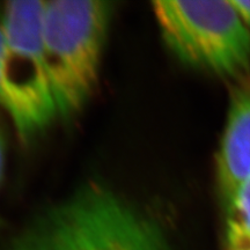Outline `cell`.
I'll list each match as a JSON object with an SVG mask.
<instances>
[{
	"label": "cell",
	"instance_id": "30bf717a",
	"mask_svg": "<svg viewBox=\"0 0 250 250\" xmlns=\"http://www.w3.org/2000/svg\"><path fill=\"white\" fill-rule=\"evenodd\" d=\"M243 250H250V247H249V248H247V249H243Z\"/></svg>",
	"mask_w": 250,
	"mask_h": 250
},
{
	"label": "cell",
	"instance_id": "9c48e42d",
	"mask_svg": "<svg viewBox=\"0 0 250 250\" xmlns=\"http://www.w3.org/2000/svg\"><path fill=\"white\" fill-rule=\"evenodd\" d=\"M2 40H4V31H2V15H1V9H0V57H1Z\"/></svg>",
	"mask_w": 250,
	"mask_h": 250
},
{
	"label": "cell",
	"instance_id": "277c9868",
	"mask_svg": "<svg viewBox=\"0 0 250 250\" xmlns=\"http://www.w3.org/2000/svg\"><path fill=\"white\" fill-rule=\"evenodd\" d=\"M152 11L166 45L183 64L225 79L250 72V30L229 0H159Z\"/></svg>",
	"mask_w": 250,
	"mask_h": 250
},
{
	"label": "cell",
	"instance_id": "7a4b0ae2",
	"mask_svg": "<svg viewBox=\"0 0 250 250\" xmlns=\"http://www.w3.org/2000/svg\"><path fill=\"white\" fill-rule=\"evenodd\" d=\"M114 9L101 0H46L42 43L58 117L77 114L98 85Z\"/></svg>",
	"mask_w": 250,
	"mask_h": 250
},
{
	"label": "cell",
	"instance_id": "5b68a950",
	"mask_svg": "<svg viewBox=\"0 0 250 250\" xmlns=\"http://www.w3.org/2000/svg\"><path fill=\"white\" fill-rule=\"evenodd\" d=\"M250 177V85L232 92L226 124L217 154V184L224 211Z\"/></svg>",
	"mask_w": 250,
	"mask_h": 250
},
{
	"label": "cell",
	"instance_id": "8992f818",
	"mask_svg": "<svg viewBox=\"0 0 250 250\" xmlns=\"http://www.w3.org/2000/svg\"><path fill=\"white\" fill-rule=\"evenodd\" d=\"M226 243L229 250L250 247V177L237 190L232 203L225 211Z\"/></svg>",
	"mask_w": 250,
	"mask_h": 250
},
{
	"label": "cell",
	"instance_id": "ba28073f",
	"mask_svg": "<svg viewBox=\"0 0 250 250\" xmlns=\"http://www.w3.org/2000/svg\"><path fill=\"white\" fill-rule=\"evenodd\" d=\"M5 161H6V146H5L4 136H2L1 130H0V187H1L2 179H4Z\"/></svg>",
	"mask_w": 250,
	"mask_h": 250
},
{
	"label": "cell",
	"instance_id": "6da1fadb",
	"mask_svg": "<svg viewBox=\"0 0 250 250\" xmlns=\"http://www.w3.org/2000/svg\"><path fill=\"white\" fill-rule=\"evenodd\" d=\"M5 250H173L167 230L110 186L88 181L49 206Z\"/></svg>",
	"mask_w": 250,
	"mask_h": 250
},
{
	"label": "cell",
	"instance_id": "3957f363",
	"mask_svg": "<svg viewBox=\"0 0 250 250\" xmlns=\"http://www.w3.org/2000/svg\"><path fill=\"white\" fill-rule=\"evenodd\" d=\"M43 0L7 1L1 8L0 105L28 140L58 118L42 43Z\"/></svg>",
	"mask_w": 250,
	"mask_h": 250
},
{
	"label": "cell",
	"instance_id": "52a82bcc",
	"mask_svg": "<svg viewBox=\"0 0 250 250\" xmlns=\"http://www.w3.org/2000/svg\"><path fill=\"white\" fill-rule=\"evenodd\" d=\"M245 26L250 30V0H229Z\"/></svg>",
	"mask_w": 250,
	"mask_h": 250
}]
</instances>
